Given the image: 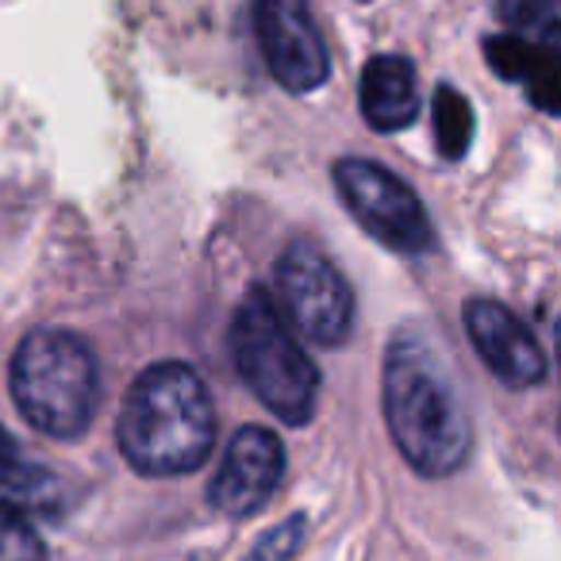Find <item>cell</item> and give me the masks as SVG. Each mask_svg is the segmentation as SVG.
I'll return each instance as SVG.
<instances>
[{"label":"cell","mask_w":561,"mask_h":561,"mask_svg":"<svg viewBox=\"0 0 561 561\" xmlns=\"http://www.w3.org/2000/svg\"><path fill=\"white\" fill-rule=\"evenodd\" d=\"M254 27L262 58L280 89L300 96L331 78L328 43L308 0H254Z\"/></svg>","instance_id":"cell-7"},{"label":"cell","mask_w":561,"mask_h":561,"mask_svg":"<svg viewBox=\"0 0 561 561\" xmlns=\"http://www.w3.org/2000/svg\"><path fill=\"white\" fill-rule=\"evenodd\" d=\"M339 201L358 216V224L397 254H427L435 247V231L423 201L408 181L366 158H343L335 165Z\"/></svg>","instance_id":"cell-6"},{"label":"cell","mask_w":561,"mask_h":561,"mask_svg":"<svg viewBox=\"0 0 561 561\" xmlns=\"http://www.w3.org/2000/svg\"><path fill=\"white\" fill-rule=\"evenodd\" d=\"M277 312L316 346H343L354 328V293L346 277L308 242H293L273 265Z\"/></svg>","instance_id":"cell-5"},{"label":"cell","mask_w":561,"mask_h":561,"mask_svg":"<svg viewBox=\"0 0 561 561\" xmlns=\"http://www.w3.org/2000/svg\"><path fill=\"white\" fill-rule=\"evenodd\" d=\"M466 331L477 358L507 389H535L546 381V354L535 331L496 300H469Z\"/></svg>","instance_id":"cell-9"},{"label":"cell","mask_w":561,"mask_h":561,"mask_svg":"<svg viewBox=\"0 0 561 561\" xmlns=\"http://www.w3.org/2000/svg\"><path fill=\"white\" fill-rule=\"evenodd\" d=\"M431 112H435V147L443 150V158L458 162L473 142V108L454 85H438Z\"/></svg>","instance_id":"cell-13"},{"label":"cell","mask_w":561,"mask_h":561,"mask_svg":"<svg viewBox=\"0 0 561 561\" xmlns=\"http://www.w3.org/2000/svg\"><path fill=\"white\" fill-rule=\"evenodd\" d=\"M496 12L512 35L558 47L561 39V0H496Z\"/></svg>","instance_id":"cell-14"},{"label":"cell","mask_w":561,"mask_h":561,"mask_svg":"<svg viewBox=\"0 0 561 561\" xmlns=\"http://www.w3.org/2000/svg\"><path fill=\"white\" fill-rule=\"evenodd\" d=\"M231 354L247 389L289 427H305L320 400V369L305 354V346L285 328L273 293L265 285L242 297L231 320Z\"/></svg>","instance_id":"cell-4"},{"label":"cell","mask_w":561,"mask_h":561,"mask_svg":"<svg viewBox=\"0 0 561 561\" xmlns=\"http://www.w3.org/2000/svg\"><path fill=\"white\" fill-rule=\"evenodd\" d=\"M0 561H50L47 542L9 504H0Z\"/></svg>","instance_id":"cell-15"},{"label":"cell","mask_w":561,"mask_h":561,"mask_svg":"<svg viewBox=\"0 0 561 561\" xmlns=\"http://www.w3.org/2000/svg\"><path fill=\"white\" fill-rule=\"evenodd\" d=\"M362 116L374 131H400L420 116V93H415V70L408 58L381 55L362 70Z\"/></svg>","instance_id":"cell-10"},{"label":"cell","mask_w":561,"mask_h":561,"mask_svg":"<svg viewBox=\"0 0 561 561\" xmlns=\"http://www.w3.org/2000/svg\"><path fill=\"white\" fill-rule=\"evenodd\" d=\"M16 458H24V454H20V446H16V438L0 427V466H9V461H16Z\"/></svg>","instance_id":"cell-17"},{"label":"cell","mask_w":561,"mask_h":561,"mask_svg":"<svg viewBox=\"0 0 561 561\" xmlns=\"http://www.w3.org/2000/svg\"><path fill=\"white\" fill-rule=\"evenodd\" d=\"M300 535H305V515H293V519L265 530L254 542V550L247 553V561H289L300 546Z\"/></svg>","instance_id":"cell-16"},{"label":"cell","mask_w":561,"mask_h":561,"mask_svg":"<svg viewBox=\"0 0 561 561\" xmlns=\"http://www.w3.org/2000/svg\"><path fill=\"white\" fill-rule=\"evenodd\" d=\"M12 400L43 435L81 438L101 404L93 346L62 328L32 331L12 358Z\"/></svg>","instance_id":"cell-3"},{"label":"cell","mask_w":561,"mask_h":561,"mask_svg":"<svg viewBox=\"0 0 561 561\" xmlns=\"http://www.w3.org/2000/svg\"><path fill=\"white\" fill-rule=\"evenodd\" d=\"M385 423L420 477H446L466 461L473 423L454 366L420 328L392 335L385 354Z\"/></svg>","instance_id":"cell-1"},{"label":"cell","mask_w":561,"mask_h":561,"mask_svg":"<svg viewBox=\"0 0 561 561\" xmlns=\"http://www.w3.org/2000/svg\"><path fill=\"white\" fill-rule=\"evenodd\" d=\"M285 477V446L265 427H239L227 443L224 461L211 473L208 504L224 515H254L270 504Z\"/></svg>","instance_id":"cell-8"},{"label":"cell","mask_w":561,"mask_h":561,"mask_svg":"<svg viewBox=\"0 0 561 561\" xmlns=\"http://www.w3.org/2000/svg\"><path fill=\"white\" fill-rule=\"evenodd\" d=\"M484 58L492 73H500L504 81H519L535 108L558 112V47L523 39V35H489Z\"/></svg>","instance_id":"cell-11"},{"label":"cell","mask_w":561,"mask_h":561,"mask_svg":"<svg viewBox=\"0 0 561 561\" xmlns=\"http://www.w3.org/2000/svg\"><path fill=\"white\" fill-rule=\"evenodd\" d=\"M62 484L55 473L27 458H16L9 466H0V504L24 512H58L62 507Z\"/></svg>","instance_id":"cell-12"},{"label":"cell","mask_w":561,"mask_h":561,"mask_svg":"<svg viewBox=\"0 0 561 561\" xmlns=\"http://www.w3.org/2000/svg\"><path fill=\"white\" fill-rule=\"evenodd\" d=\"M116 443L127 466L142 477L201 469L216 446V408L201 374L185 362L142 369L119 408Z\"/></svg>","instance_id":"cell-2"}]
</instances>
